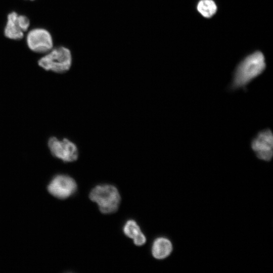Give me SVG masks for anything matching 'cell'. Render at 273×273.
Returning <instances> with one entry per match:
<instances>
[{
    "label": "cell",
    "instance_id": "obj_1",
    "mask_svg": "<svg viewBox=\"0 0 273 273\" xmlns=\"http://www.w3.org/2000/svg\"><path fill=\"white\" fill-rule=\"evenodd\" d=\"M265 68L264 57L260 52H255L244 59L238 66L231 84L232 89L244 87L259 75Z\"/></svg>",
    "mask_w": 273,
    "mask_h": 273
},
{
    "label": "cell",
    "instance_id": "obj_2",
    "mask_svg": "<svg viewBox=\"0 0 273 273\" xmlns=\"http://www.w3.org/2000/svg\"><path fill=\"white\" fill-rule=\"evenodd\" d=\"M89 198L97 204L100 211L104 214L116 211L121 200L117 189L109 184L98 185L94 187L89 194Z\"/></svg>",
    "mask_w": 273,
    "mask_h": 273
},
{
    "label": "cell",
    "instance_id": "obj_3",
    "mask_svg": "<svg viewBox=\"0 0 273 273\" xmlns=\"http://www.w3.org/2000/svg\"><path fill=\"white\" fill-rule=\"evenodd\" d=\"M72 63L71 52L68 48L63 46L53 48L38 61V65L45 70L57 73L68 71Z\"/></svg>",
    "mask_w": 273,
    "mask_h": 273
},
{
    "label": "cell",
    "instance_id": "obj_4",
    "mask_svg": "<svg viewBox=\"0 0 273 273\" xmlns=\"http://www.w3.org/2000/svg\"><path fill=\"white\" fill-rule=\"evenodd\" d=\"M48 146L51 154L64 162H72L78 158L77 146L67 139H59L52 136L48 141Z\"/></svg>",
    "mask_w": 273,
    "mask_h": 273
},
{
    "label": "cell",
    "instance_id": "obj_5",
    "mask_svg": "<svg viewBox=\"0 0 273 273\" xmlns=\"http://www.w3.org/2000/svg\"><path fill=\"white\" fill-rule=\"evenodd\" d=\"M29 49L36 53L46 54L53 48V40L49 31L42 28L30 30L26 36Z\"/></svg>",
    "mask_w": 273,
    "mask_h": 273
},
{
    "label": "cell",
    "instance_id": "obj_6",
    "mask_svg": "<svg viewBox=\"0 0 273 273\" xmlns=\"http://www.w3.org/2000/svg\"><path fill=\"white\" fill-rule=\"evenodd\" d=\"M77 184L69 175L59 174L55 176L48 186L49 192L59 199H65L73 195L76 191Z\"/></svg>",
    "mask_w": 273,
    "mask_h": 273
},
{
    "label": "cell",
    "instance_id": "obj_7",
    "mask_svg": "<svg viewBox=\"0 0 273 273\" xmlns=\"http://www.w3.org/2000/svg\"><path fill=\"white\" fill-rule=\"evenodd\" d=\"M251 148L260 159L270 161L273 154V136L269 129H264L253 138L251 144Z\"/></svg>",
    "mask_w": 273,
    "mask_h": 273
},
{
    "label": "cell",
    "instance_id": "obj_8",
    "mask_svg": "<svg viewBox=\"0 0 273 273\" xmlns=\"http://www.w3.org/2000/svg\"><path fill=\"white\" fill-rule=\"evenodd\" d=\"M29 26L30 20L26 16L12 12L7 16L4 34L9 39L20 40L24 37V32Z\"/></svg>",
    "mask_w": 273,
    "mask_h": 273
},
{
    "label": "cell",
    "instance_id": "obj_9",
    "mask_svg": "<svg viewBox=\"0 0 273 273\" xmlns=\"http://www.w3.org/2000/svg\"><path fill=\"white\" fill-rule=\"evenodd\" d=\"M172 249V243L169 239L165 237H159L154 241L151 251L155 258L161 260L169 256Z\"/></svg>",
    "mask_w": 273,
    "mask_h": 273
},
{
    "label": "cell",
    "instance_id": "obj_10",
    "mask_svg": "<svg viewBox=\"0 0 273 273\" xmlns=\"http://www.w3.org/2000/svg\"><path fill=\"white\" fill-rule=\"evenodd\" d=\"M123 231L126 236L133 240L135 245L141 246L146 243V236L134 220H127L123 226Z\"/></svg>",
    "mask_w": 273,
    "mask_h": 273
},
{
    "label": "cell",
    "instance_id": "obj_11",
    "mask_svg": "<svg viewBox=\"0 0 273 273\" xmlns=\"http://www.w3.org/2000/svg\"><path fill=\"white\" fill-rule=\"evenodd\" d=\"M197 9L204 17L209 18L215 13L217 7L212 0H201L198 4Z\"/></svg>",
    "mask_w": 273,
    "mask_h": 273
},
{
    "label": "cell",
    "instance_id": "obj_12",
    "mask_svg": "<svg viewBox=\"0 0 273 273\" xmlns=\"http://www.w3.org/2000/svg\"><path fill=\"white\" fill-rule=\"evenodd\" d=\"M30 1H33V0H30Z\"/></svg>",
    "mask_w": 273,
    "mask_h": 273
}]
</instances>
